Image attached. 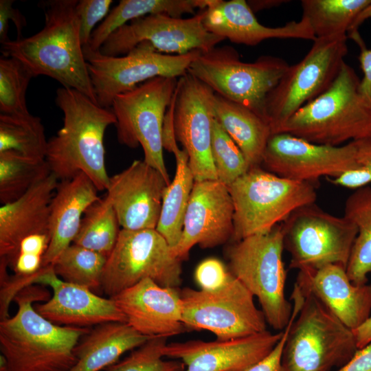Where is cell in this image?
Wrapping results in <instances>:
<instances>
[{
    "label": "cell",
    "instance_id": "obj_1",
    "mask_svg": "<svg viewBox=\"0 0 371 371\" xmlns=\"http://www.w3.org/2000/svg\"><path fill=\"white\" fill-rule=\"evenodd\" d=\"M50 297L45 286L36 284L15 296L16 314L0 322L5 371H68L76 363L74 349L90 328L58 326L41 315L34 303Z\"/></svg>",
    "mask_w": 371,
    "mask_h": 371
},
{
    "label": "cell",
    "instance_id": "obj_2",
    "mask_svg": "<svg viewBox=\"0 0 371 371\" xmlns=\"http://www.w3.org/2000/svg\"><path fill=\"white\" fill-rule=\"evenodd\" d=\"M77 0L39 3L45 25L36 34L1 44L2 56L22 63L34 77L45 76L97 102L80 38Z\"/></svg>",
    "mask_w": 371,
    "mask_h": 371
},
{
    "label": "cell",
    "instance_id": "obj_3",
    "mask_svg": "<svg viewBox=\"0 0 371 371\" xmlns=\"http://www.w3.org/2000/svg\"><path fill=\"white\" fill-rule=\"evenodd\" d=\"M55 102L63 113V125L47 142L45 160L59 181L84 173L98 191L106 190L110 177L105 166L104 133L116 118L77 90L60 87Z\"/></svg>",
    "mask_w": 371,
    "mask_h": 371
},
{
    "label": "cell",
    "instance_id": "obj_4",
    "mask_svg": "<svg viewBox=\"0 0 371 371\" xmlns=\"http://www.w3.org/2000/svg\"><path fill=\"white\" fill-rule=\"evenodd\" d=\"M360 80L345 62L331 86L278 127L307 142L333 146L371 138V104L359 89Z\"/></svg>",
    "mask_w": 371,
    "mask_h": 371
},
{
    "label": "cell",
    "instance_id": "obj_5",
    "mask_svg": "<svg viewBox=\"0 0 371 371\" xmlns=\"http://www.w3.org/2000/svg\"><path fill=\"white\" fill-rule=\"evenodd\" d=\"M282 223L270 231L233 242L226 249L229 271L258 300L267 323L282 331L293 305L286 300Z\"/></svg>",
    "mask_w": 371,
    "mask_h": 371
},
{
    "label": "cell",
    "instance_id": "obj_6",
    "mask_svg": "<svg viewBox=\"0 0 371 371\" xmlns=\"http://www.w3.org/2000/svg\"><path fill=\"white\" fill-rule=\"evenodd\" d=\"M234 208L233 242L266 233L317 199L315 185L251 168L228 186Z\"/></svg>",
    "mask_w": 371,
    "mask_h": 371
},
{
    "label": "cell",
    "instance_id": "obj_7",
    "mask_svg": "<svg viewBox=\"0 0 371 371\" xmlns=\"http://www.w3.org/2000/svg\"><path fill=\"white\" fill-rule=\"evenodd\" d=\"M302 291L303 303L288 333L281 371H331L341 367L358 350L352 330L313 295Z\"/></svg>",
    "mask_w": 371,
    "mask_h": 371
},
{
    "label": "cell",
    "instance_id": "obj_8",
    "mask_svg": "<svg viewBox=\"0 0 371 371\" xmlns=\"http://www.w3.org/2000/svg\"><path fill=\"white\" fill-rule=\"evenodd\" d=\"M289 66L282 58L271 56H262L253 63H245L234 48L225 45L201 52L190 64L188 72L215 93L265 119L267 95Z\"/></svg>",
    "mask_w": 371,
    "mask_h": 371
},
{
    "label": "cell",
    "instance_id": "obj_9",
    "mask_svg": "<svg viewBox=\"0 0 371 371\" xmlns=\"http://www.w3.org/2000/svg\"><path fill=\"white\" fill-rule=\"evenodd\" d=\"M178 80L163 76L150 79L117 95L111 107L116 118L118 142L131 148L141 146L144 161L160 172L168 183L163 153V125Z\"/></svg>",
    "mask_w": 371,
    "mask_h": 371
},
{
    "label": "cell",
    "instance_id": "obj_10",
    "mask_svg": "<svg viewBox=\"0 0 371 371\" xmlns=\"http://www.w3.org/2000/svg\"><path fill=\"white\" fill-rule=\"evenodd\" d=\"M347 41V35L316 38L304 57L288 67L265 100V116L272 135L301 107L331 86L345 62Z\"/></svg>",
    "mask_w": 371,
    "mask_h": 371
},
{
    "label": "cell",
    "instance_id": "obj_11",
    "mask_svg": "<svg viewBox=\"0 0 371 371\" xmlns=\"http://www.w3.org/2000/svg\"><path fill=\"white\" fill-rule=\"evenodd\" d=\"M181 273V260L155 229H121L102 271L101 289L111 297L146 278L178 288Z\"/></svg>",
    "mask_w": 371,
    "mask_h": 371
},
{
    "label": "cell",
    "instance_id": "obj_12",
    "mask_svg": "<svg viewBox=\"0 0 371 371\" xmlns=\"http://www.w3.org/2000/svg\"><path fill=\"white\" fill-rule=\"evenodd\" d=\"M282 225L289 268L316 269L335 264L346 269L357 229L344 216L328 213L314 203L295 210Z\"/></svg>",
    "mask_w": 371,
    "mask_h": 371
},
{
    "label": "cell",
    "instance_id": "obj_13",
    "mask_svg": "<svg viewBox=\"0 0 371 371\" xmlns=\"http://www.w3.org/2000/svg\"><path fill=\"white\" fill-rule=\"evenodd\" d=\"M83 52L98 104L111 109L114 98L156 77L180 78L202 52L182 55L158 52L144 41L122 56H105L83 46Z\"/></svg>",
    "mask_w": 371,
    "mask_h": 371
},
{
    "label": "cell",
    "instance_id": "obj_14",
    "mask_svg": "<svg viewBox=\"0 0 371 371\" xmlns=\"http://www.w3.org/2000/svg\"><path fill=\"white\" fill-rule=\"evenodd\" d=\"M179 293L182 322L188 330H209L217 340L225 341L267 330L265 317L253 295L231 273L218 289L186 287Z\"/></svg>",
    "mask_w": 371,
    "mask_h": 371
},
{
    "label": "cell",
    "instance_id": "obj_15",
    "mask_svg": "<svg viewBox=\"0 0 371 371\" xmlns=\"http://www.w3.org/2000/svg\"><path fill=\"white\" fill-rule=\"evenodd\" d=\"M204 10L187 19L165 14H150L120 27L100 49L109 56L126 54L139 43L146 41L159 53L182 55L194 50L207 52L225 40L204 26Z\"/></svg>",
    "mask_w": 371,
    "mask_h": 371
},
{
    "label": "cell",
    "instance_id": "obj_16",
    "mask_svg": "<svg viewBox=\"0 0 371 371\" xmlns=\"http://www.w3.org/2000/svg\"><path fill=\"white\" fill-rule=\"evenodd\" d=\"M356 153L355 141L333 146L277 133L268 141L261 167L282 177L314 185L322 177L333 179L357 169Z\"/></svg>",
    "mask_w": 371,
    "mask_h": 371
},
{
    "label": "cell",
    "instance_id": "obj_17",
    "mask_svg": "<svg viewBox=\"0 0 371 371\" xmlns=\"http://www.w3.org/2000/svg\"><path fill=\"white\" fill-rule=\"evenodd\" d=\"M214 94L210 87L188 72L179 78L174 129L177 141L188 155L194 181L217 180L211 154Z\"/></svg>",
    "mask_w": 371,
    "mask_h": 371
},
{
    "label": "cell",
    "instance_id": "obj_18",
    "mask_svg": "<svg viewBox=\"0 0 371 371\" xmlns=\"http://www.w3.org/2000/svg\"><path fill=\"white\" fill-rule=\"evenodd\" d=\"M234 208L228 187L218 180L194 181L174 256L181 261L198 245L212 248L232 240Z\"/></svg>",
    "mask_w": 371,
    "mask_h": 371
},
{
    "label": "cell",
    "instance_id": "obj_19",
    "mask_svg": "<svg viewBox=\"0 0 371 371\" xmlns=\"http://www.w3.org/2000/svg\"><path fill=\"white\" fill-rule=\"evenodd\" d=\"M169 183L160 172L144 160H134L126 169L110 177L105 196L122 229H156Z\"/></svg>",
    "mask_w": 371,
    "mask_h": 371
},
{
    "label": "cell",
    "instance_id": "obj_20",
    "mask_svg": "<svg viewBox=\"0 0 371 371\" xmlns=\"http://www.w3.org/2000/svg\"><path fill=\"white\" fill-rule=\"evenodd\" d=\"M282 335L283 330L273 333L266 330L225 341L171 342L164 346L163 354L182 361L185 371H245L265 359Z\"/></svg>",
    "mask_w": 371,
    "mask_h": 371
},
{
    "label": "cell",
    "instance_id": "obj_21",
    "mask_svg": "<svg viewBox=\"0 0 371 371\" xmlns=\"http://www.w3.org/2000/svg\"><path fill=\"white\" fill-rule=\"evenodd\" d=\"M34 284L52 289L51 297L34 306L56 325L89 328L112 322L126 323V317L111 297H102L87 287L63 281L56 275L53 265L43 267Z\"/></svg>",
    "mask_w": 371,
    "mask_h": 371
},
{
    "label": "cell",
    "instance_id": "obj_22",
    "mask_svg": "<svg viewBox=\"0 0 371 371\" xmlns=\"http://www.w3.org/2000/svg\"><path fill=\"white\" fill-rule=\"evenodd\" d=\"M111 298L126 323L142 335L168 338L188 331L182 322L178 288L162 286L146 278Z\"/></svg>",
    "mask_w": 371,
    "mask_h": 371
},
{
    "label": "cell",
    "instance_id": "obj_23",
    "mask_svg": "<svg viewBox=\"0 0 371 371\" xmlns=\"http://www.w3.org/2000/svg\"><path fill=\"white\" fill-rule=\"evenodd\" d=\"M295 283L352 330L371 315V284H353L342 265L332 264L300 270Z\"/></svg>",
    "mask_w": 371,
    "mask_h": 371
},
{
    "label": "cell",
    "instance_id": "obj_24",
    "mask_svg": "<svg viewBox=\"0 0 371 371\" xmlns=\"http://www.w3.org/2000/svg\"><path fill=\"white\" fill-rule=\"evenodd\" d=\"M204 26L211 33L232 43L254 46L270 38H317L308 21L302 17L280 27L265 26L258 21L245 0H214L204 10Z\"/></svg>",
    "mask_w": 371,
    "mask_h": 371
},
{
    "label": "cell",
    "instance_id": "obj_25",
    "mask_svg": "<svg viewBox=\"0 0 371 371\" xmlns=\"http://www.w3.org/2000/svg\"><path fill=\"white\" fill-rule=\"evenodd\" d=\"M58 181L51 173L19 199L1 206L0 257L6 260L12 270L24 238L34 234L49 235V205Z\"/></svg>",
    "mask_w": 371,
    "mask_h": 371
},
{
    "label": "cell",
    "instance_id": "obj_26",
    "mask_svg": "<svg viewBox=\"0 0 371 371\" xmlns=\"http://www.w3.org/2000/svg\"><path fill=\"white\" fill-rule=\"evenodd\" d=\"M98 192L84 173L58 181L49 205L50 240L42 267L53 265L62 252L73 243L85 212L100 199Z\"/></svg>",
    "mask_w": 371,
    "mask_h": 371
},
{
    "label": "cell",
    "instance_id": "obj_27",
    "mask_svg": "<svg viewBox=\"0 0 371 371\" xmlns=\"http://www.w3.org/2000/svg\"><path fill=\"white\" fill-rule=\"evenodd\" d=\"M150 338L124 322L95 326L75 346L74 354L77 361L68 371L105 370L117 362L124 352L141 346Z\"/></svg>",
    "mask_w": 371,
    "mask_h": 371
},
{
    "label": "cell",
    "instance_id": "obj_28",
    "mask_svg": "<svg viewBox=\"0 0 371 371\" xmlns=\"http://www.w3.org/2000/svg\"><path fill=\"white\" fill-rule=\"evenodd\" d=\"M214 116L243 153L251 168L261 166L272 135L268 122L251 109L215 93Z\"/></svg>",
    "mask_w": 371,
    "mask_h": 371
},
{
    "label": "cell",
    "instance_id": "obj_29",
    "mask_svg": "<svg viewBox=\"0 0 371 371\" xmlns=\"http://www.w3.org/2000/svg\"><path fill=\"white\" fill-rule=\"evenodd\" d=\"M214 0H121L93 32L87 45L93 51L100 50L109 36L129 22L150 14H165L181 17L193 14L196 10H205Z\"/></svg>",
    "mask_w": 371,
    "mask_h": 371
},
{
    "label": "cell",
    "instance_id": "obj_30",
    "mask_svg": "<svg viewBox=\"0 0 371 371\" xmlns=\"http://www.w3.org/2000/svg\"><path fill=\"white\" fill-rule=\"evenodd\" d=\"M172 153L176 159L175 175L166 188L155 229L171 247H175L180 239L185 214L194 183L187 153L178 147Z\"/></svg>",
    "mask_w": 371,
    "mask_h": 371
},
{
    "label": "cell",
    "instance_id": "obj_31",
    "mask_svg": "<svg viewBox=\"0 0 371 371\" xmlns=\"http://www.w3.org/2000/svg\"><path fill=\"white\" fill-rule=\"evenodd\" d=\"M343 216L357 229L346 267L347 275L355 284H367L371 273V187L357 188L347 198Z\"/></svg>",
    "mask_w": 371,
    "mask_h": 371
},
{
    "label": "cell",
    "instance_id": "obj_32",
    "mask_svg": "<svg viewBox=\"0 0 371 371\" xmlns=\"http://www.w3.org/2000/svg\"><path fill=\"white\" fill-rule=\"evenodd\" d=\"M371 0H302V18L318 38L347 35L357 15Z\"/></svg>",
    "mask_w": 371,
    "mask_h": 371
},
{
    "label": "cell",
    "instance_id": "obj_33",
    "mask_svg": "<svg viewBox=\"0 0 371 371\" xmlns=\"http://www.w3.org/2000/svg\"><path fill=\"white\" fill-rule=\"evenodd\" d=\"M48 140L41 118L25 114L0 113V153L11 150L45 159Z\"/></svg>",
    "mask_w": 371,
    "mask_h": 371
},
{
    "label": "cell",
    "instance_id": "obj_34",
    "mask_svg": "<svg viewBox=\"0 0 371 371\" xmlns=\"http://www.w3.org/2000/svg\"><path fill=\"white\" fill-rule=\"evenodd\" d=\"M51 173L45 159L11 150L0 153V202L3 205L19 199Z\"/></svg>",
    "mask_w": 371,
    "mask_h": 371
},
{
    "label": "cell",
    "instance_id": "obj_35",
    "mask_svg": "<svg viewBox=\"0 0 371 371\" xmlns=\"http://www.w3.org/2000/svg\"><path fill=\"white\" fill-rule=\"evenodd\" d=\"M120 223L106 196L93 203L85 212L73 243L108 257L117 240Z\"/></svg>",
    "mask_w": 371,
    "mask_h": 371
},
{
    "label": "cell",
    "instance_id": "obj_36",
    "mask_svg": "<svg viewBox=\"0 0 371 371\" xmlns=\"http://www.w3.org/2000/svg\"><path fill=\"white\" fill-rule=\"evenodd\" d=\"M107 257L72 243L53 264L56 275L65 282L87 287L92 291L101 289L102 274Z\"/></svg>",
    "mask_w": 371,
    "mask_h": 371
},
{
    "label": "cell",
    "instance_id": "obj_37",
    "mask_svg": "<svg viewBox=\"0 0 371 371\" xmlns=\"http://www.w3.org/2000/svg\"><path fill=\"white\" fill-rule=\"evenodd\" d=\"M30 71L14 58H0V113L25 114L28 111L26 92L31 79Z\"/></svg>",
    "mask_w": 371,
    "mask_h": 371
},
{
    "label": "cell",
    "instance_id": "obj_38",
    "mask_svg": "<svg viewBox=\"0 0 371 371\" xmlns=\"http://www.w3.org/2000/svg\"><path fill=\"white\" fill-rule=\"evenodd\" d=\"M211 154L217 180L227 186L250 168L240 149L215 118L212 130Z\"/></svg>",
    "mask_w": 371,
    "mask_h": 371
},
{
    "label": "cell",
    "instance_id": "obj_39",
    "mask_svg": "<svg viewBox=\"0 0 371 371\" xmlns=\"http://www.w3.org/2000/svg\"><path fill=\"white\" fill-rule=\"evenodd\" d=\"M166 340L165 337L150 338L103 371H185L186 366L182 361L162 359Z\"/></svg>",
    "mask_w": 371,
    "mask_h": 371
},
{
    "label": "cell",
    "instance_id": "obj_40",
    "mask_svg": "<svg viewBox=\"0 0 371 371\" xmlns=\"http://www.w3.org/2000/svg\"><path fill=\"white\" fill-rule=\"evenodd\" d=\"M357 168L330 179L335 185L348 188H360L371 182V138L355 141Z\"/></svg>",
    "mask_w": 371,
    "mask_h": 371
},
{
    "label": "cell",
    "instance_id": "obj_41",
    "mask_svg": "<svg viewBox=\"0 0 371 371\" xmlns=\"http://www.w3.org/2000/svg\"><path fill=\"white\" fill-rule=\"evenodd\" d=\"M112 0H80L76 10L79 20L80 38L82 46L89 43L94 27L109 13Z\"/></svg>",
    "mask_w": 371,
    "mask_h": 371
},
{
    "label": "cell",
    "instance_id": "obj_42",
    "mask_svg": "<svg viewBox=\"0 0 371 371\" xmlns=\"http://www.w3.org/2000/svg\"><path fill=\"white\" fill-rule=\"evenodd\" d=\"M230 272L218 259L210 258L202 261L195 270V280L201 290L214 291L227 282Z\"/></svg>",
    "mask_w": 371,
    "mask_h": 371
},
{
    "label": "cell",
    "instance_id": "obj_43",
    "mask_svg": "<svg viewBox=\"0 0 371 371\" xmlns=\"http://www.w3.org/2000/svg\"><path fill=\"white\" fill-rule=\"evenodd\" d=\"M301 308V304L295 301L291 319L283 330V335L273 350L262 360L245 371H281L282 357L290 327Z\"/></svg>",
    "mask_w": 371,
    "mask_h": 371
},
{
    "label": "cell",
    "instance_id": "obj_44",
    "mask_svg": "<svg viewBox=\"0 0 371 371\" xmlns=\"http://www.w3.org/2000/svg\"><path fill=\"white\" fill-rule=\"evenodd\" d=\"M14 2L13 0L0 1V42L1 44L9 40L8 34L10 21H12L15 25L18 39L22 38L23 28L27 25L25 16L18 8L13 7Z\"/></svg>",
    "mask_w": 371,
    "mask_h": 371
},
{
    "label": "cell",
    "instance_id": "obj_45",
    "mask_svg": "<svg viewBox=\"0 0 371 371\" xmlns=\"http://www.w3.org/2000/svg\"><path fill=\"white\" fill-rule=\"evenodd\" d=\"M360 47L359 60L363 73L360 81L359 89L362 95L371 104V49H367L359 33L350 36Z\"/></svg>",
    "mask_w": 371,
    "mask_h": 371
},
{
    "label": "cell",
    "instance_id": "obj_46",
    "mask_svg": "<svg viewBox=\"0 0 371 371\" xmlns=\"http://www.w3.org/2000/svg\"><path fill=\"white\" fill-rule=\"evenodd\" d=\"M335 371H371V342L358 349L347 363Z\"/></svg>",
    "mask_w": 371,
    "mask_h": 371
},
{
    "label": "cell",
    "instance_id": "obj_47",
    "mask_svg": "<svg viewBox=\"0 0 371 371\" xmlns=\"http://www.w3.org/2000/svg\"><path fill=\"white\" fill-rule=\"evenodd\" d=\"M49 240L50 236L48 234H34L27 236L21 241L19 254H34L43 258L49 246Z\"/></svg>",
    "mask_w": 371,
    "mask_h": 371
},
{
    "label": "cell",
    "instance_id": "obj_48",
    "mask_svg": "<svg viewBox=\"0 0 371 371\" xmlns=\"http://www.w3.org/2000/svg\"><path fill=\"white\" fill-rule=\"evenodd\" d=\"M43 257L34 254H19L13 271L15 274L32 275L42 268Z\"/></svg>",
    "mask_w": 371,
    "mask_h": 371
},
{
    "label": "cell",
    "instance_id": "obj_49",
    "mask_svg": "<svg viewBox=\"0 0 371 371\" xmlns=\"http://www.w3.org/2000/svg\"><path fill=\"white\" fill-rule=\"evenodd\" d=\"M352 331L358 349L369 344L371 342V315L359 327Z\"/></svg>",
    "mask_w": 371,
    "mask_h": 371
},
{
    "label": "cell",
    "instance_id": "obj_50",
    "mask_svg": "<svg viewBox=\"0 0 371 371\" xmlns=\"http://www.w3.org/2000/svg\"><path fill=\"white\" fill-rule=\"evenodd\" d=\"M286 2L281 0H252L248 1L247 3L251 10L255 12L265 9H269L279 5Z\"/></svg>",
    "mask_w": 371,
    "mask_h": 371
},
{
    "label": "cell",
    "instance_id": "obj_51",
    "mask_svg": "<svg viewBox=\"0 0 371 371\" xmlns=\"http://www.w3.org/2000/svg\"><path fill=\"white\" fill-rule=\"evenodd\" d=\"M371 18V3L368 4L356 17L353 21L349 31L348 32V38L358 32V28L360 25L366 19Z\"/></svg>",
    "mask_w": 371,
    "mask_h": 371
}]
</instances>
